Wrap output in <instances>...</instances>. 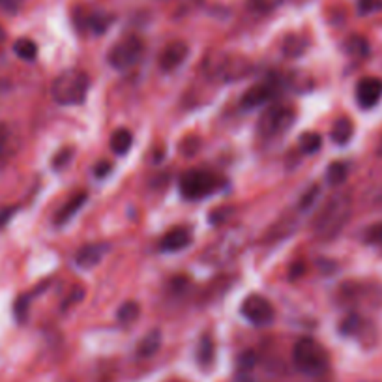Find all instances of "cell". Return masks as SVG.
Instances as JSON below:
<instances>
[{"label": "cell", "mask_w": 382, "mask_h": 382, "mask_svg": "<svg viewBox=\"0 0 382 382\" xmlns=\"http://www.w3.org/2000/svg\"><path fill=\"white\" fill-rule=\"evenodd\" d=\"M353 212V197L347 191H337L326 200V205L315 216L313 228L320 240L336 238L348 223Z\"/></svg>", "instance_id": "obj_1"}, {"label": "cell", "mask_w": 382, "mask_h": 382, "mask_svg": "<svg viewBox=\"0 0 382 382\" xmlns=\"http://www.w3.org/2000/svg\"><path fill=\"white\" fill-rule=\"evenodd\" d=\"M88 75L79 69H68L53 83V97L60 105H81L88 94Z\"/></svg>", "instance_id": "obj_2"}, {"label": "cell", "mask_w": 382, "mask_h": 382, "mask_svg": "<svg viewBox=\"0 0 382 382\" xmlns=\"http://www.w3.org/2000/svg\"><path fill=\"white\" fill-rule=\"evenodd\" d=\"M292 360L298 369L306 375H320L328 369V353L319 341L311 337H302L298 339L294 348H292Z\"/></svg>", "instance_id": "obj_3"}, {"label": "cell", "mask_w": 382, "mask_h": 382, "mask_svg": "<svg viewBox=\"0 0 382 382\" xmlns=\"http://www.w3.org/2000/svg\"><path fill=\"white\" fill-rule=\"evenodd\" d=\"M294 118H296L294 109L289 107V105L275 103V105L266 107V111L261 114V118L257 122V130L266 139L278 137V135L285 133L294 124Z\"/></svg>", "instance_id": "obj_4"}, {"label": "cell", "mask_w": 382, "mask_h": 382, "mask_svg": "<svg viewBox=\"0 0 382 382\" xmlns=\"http://www.w3.org/2000/svg\"><path fill=\"white\" fill-rule=\"evenodd\" d=\"M144 43L137 36H128L118 43H114L107 53V62L114 69H130L143 58Z\"/></svg>", "instance_id": "obj_5"}, {"label": "cell", "mask_w": 382, "mask_h": 382, "mask_svg": "<svg viewBox=\"0 0 382 382\" xmlns=\"http://www.w3.org/2000/svg\"><path fill=\"white\" fill-rule=\"evenodd\" d=\"M217 186H219V180L216 175L203 171V169L184 172V177L180 178V193L191 200L205 199L216 191Z\"/></svg>", "instance_id": "obj_6"}, {"label": "cell", "mask_w": 382, "mask_h": 382, "mask_svg": "<svg viewBox=\"0 0 382 382\" xmlns=\"http://www.w3.org/2000/svg\"><path fill=\"white\" fill-rule=\"evenodd\" d=\"M240 311H242V315H244L245 319L250 320L251 325L255 326L272 325L275 317L274 306H272L266 298L261 296V294H250V296L242 302Z\"/></svg>", "instance_id": "obj_7"}, {"label": "cell", "mask_w": 382, "mask_h": 382, "mask_svg": "<svg viewBox=\"0 0 382 382\" xmlns=\"http://www.w3.org/2000/svg\"><path fill=\"white\" fill-rule=\"evenodd\" d=\"M278 94V83L274 81H263V83H257L251 88L244 92L242 96V107L253 109L259 107V105H264L266 102H272Z\"/></svg>", "instance_id": "obj_8"}, {"label": "cell", "mask_w": 382, "mask_h": 382, "mask_svg": "<svg viewBox=\"0 0 382 382\" xmlns=\"http://www.w3.org/2000/svg\"><path fill=\"white\" fill-rule=\"evenodd\" d=\"M382 97V79L378 77H364L356 85V102L362 109L375 107Z\"/></svg>", "instance_id": "obj_9"}, {"label": "cell", "mask_w": 382, "mask_h": 382, "mask_svg": "<svg viewBox=\"0 0 382 382\" xmlns=\"http://www.w3.org/2000/svg\"><path fill=\"white\" fill-rule=\"evenodd\" d=\"M189 55V46L186 41L177 40L171 41V43H167L163 47V51L160 53V66L163 71H172V69L180 68L184 62H186V58Z\"/></svg>", "instance_id": "obj_10"}, {"label": "cell", "mask_w": 382, "mask_h": 382, "mask_svg": "<svg viewBox=\"0 0 382 382\" xmlns=\"http://www.w3.org/2000/svg\"><path fill=\"white\" fill-rule=\"evenodd\" d=\"M107 244H88L83 245L79 251H77V255H75V264L83 270H90L94 268L96 264L102 263V259L105 257V253H107Z\"/></svg>", "instance_id": "obj_11"}, {"label": "cell", "mask_w": 382, "mask_h": 382, "mask_svg": "<svg viewBox=\"0 0 382 382\" xmlns=\"http://www.w3.org/2000/svg\"><path fill=\"white\" fill-rule=\"evenodd\" d=\"M250 69V64L247 60L242 57H228L223 58V62H219V66L216 68L217 75L225 81H236L242 79Z\"/></svg>", "instance_id": "obj_12"}, {"label": "cell", "mask_w": 382, "mask_h": 382, "mask_svg": "<svg viewBox=\"0 0 382 382\" xmlns=\"http://www.w3.org/2000/svg\"><path fill=\"white\" fill-rule=\"evenodd\" d=\"M189 244H191V233H189L186 227H177L172 228V231H169V233L163 236L160 247L163 251L172 253V251L186 250Z\"/></svg>", "instance_id": "obj_13"}, {"label": "cell", "mask_w": 382, "mask_h": 382, "mask_svg": "<svg viewBox=\"0 0 382 382\" xmlns=\"http://www.w3.org/2000/svg\"><path fill=\"white\" fill-rule=\"evenodd\" d=\"M86 200H88V195H86L85 191L74 195V197H71V199H69L68 203L58 210V214L55 216V223H57V225H64L66 221H69V219H71V217H74L75 214L85 206Z\"/></svg>", "instance_id": "obj_14"}, {"label": "cell", "mask_w": 382, "mask_h": 382, "mask_svg": "<svg viewBox=\"0 0 382 382\" xmlns=\"http://www.w3.org/2000/svg\"><path fill=\"white\" fill-rule=\"evenodd\" d=\"M354 135V124L348 116H339L332 125V141L339 146L347 144Z\"/></svg>", "instance_id": "obj_15"}, {"label": "cell", "mask_w": 382, "mask_h": 382, "mask_svg": "<svg viewBox=\"0 0 382 382\" xmlns=\"http://www.w3.org/2000/svg\"><path fill=\"white\" fill-rule=\"evenodd\" d=\"M19 141L8 125H0V163H4L18 152Z\"/></svg>", "instance_id": "obj_16"}, {"label": "cell", "mask_w": 382, "mask_h": 382, "mask_svg": "<svg viewBox=\"0 0 382 382\" xmlns=\"http://www.w3.org/2000/svg\"><path fill=\"white\" fill-rule=\"evenodd\" d=\"M161 347V332L160 330H150L146 336L139 341L137 345V356L139 358H150L154 356Z\"/></svg>", "instance_id": "obj_17"}, {"label": "cell", "mask_w": 382, "mask_h": 382, "mask_svg": "<svg viewBox=\"0 0 382 382\" xmlns=\"http://www.w3.org/2000/svg\"><path fill=\"white\" fill-rule=\"evenodd\" d=\"M133 144V135L130 130H125V128H120L116 132L113 133V137H111V149L116 156H124L130 152Z\"/></svg>", "instance_id": "obj_18"}, {"label": "cell", "mask_w": 382, "mask_h": 382, "mask_svg": "<svg viewBox=\"0 0 382 382\" xmlns=\"http://www.w3.org/2000/svg\"><path fill=\"white\" fill-rule=\"evenodd\" d=\"M347 175H348V167L347 163H343V161H334V163H330L328 165V169H326V180H328V184L330 186H341L345 180H347Z\"/></svg>", "instance_id": "obj_19"}, {"label": "cell", "mask_w": 382, "mask_h": 382, "mask_svg": "<svg viewBox=\"0 0 382 382\" xmlns=\"http://www.w3.org/2000/svg\"><path fill=\"white\" fill-rule=\"evenodd\" d=\"M113 18L107 15V13H92V15H86L85 18V27L96 34H103L107 27L111 25Z\"/></svg>", "instance_id": "obj_20"}, {"label": "cell", "mask_w": 382, "mask_h": 382, "mask_svg": "<svg viewBox=\"0 0 382 382\" xmlns=\"http://www.w3.org/2000/svg\"><path fill=\"white\" fill-rule=\"evenodd\" d=\"M13 51L18 55L21 60H34L36 55H38V46H36L34 41L29 40V38H21V40L15 41V46H13Z\"/></svg>", "instance_id": "obj_21"}, {"label": "cell", "mask_w": 382, "mask_h": 382, "mask_svg": "<svg viewBox=\"0 0 382 382\" xmlns=\"http://www.w3.org/2000/svg\"><path fill=\"white\" fill-rule=\"evenodd\" d=\"M362 328H364V320L360 319V315L356 313L347 315L341 320V325H339V332H341L343 336H356V334L362 332Z\"/></svg>", "instance_id": "obj_22"}, {"label": "cell", "mask_w": 382, "mask_h": 382, "mask_svg": "<svg viewBox=\"0 0 382 382\" xmlns=\"http://www.w3.org/2000/svg\"><path fill=\"white\" fill-rule=\"evenodd\" d=\"M139 311H141L139 303L130 300V302H125L120 306L118 311H116V319H118V322H122V325H130V322H133V320L137 319Z\"/></svg>", "instance_id": "obj_23"}, {"label": "cell", "mask_w": 382, "mask_h": 382, "mask_svg": "<svg viewBox=\"0 0 382 382\" xmlns=\"http://www.w3.org/2000/svg\"><path fill=\"white\" fill-rule=\"evenodd\" d=\"M197 360H199V364L205 367V365H210L212 360H214V341H212L210 337L205 336L200 339L199 348H197Z\"/></svg>", "instance_id": "obj_24"}, {"label": "cell", "mask_w": 382, "mask_h": 382, "mask_svg": "<svg viewBox=\"0 0 382 382\" xmlns=\"http://www.w3.org/2000/svg\"><path fill=\"white\" fill-rule=\"evenodd\" d=\"M300 149H302V152H306V154H313V152H317V150L320 149V144H322V137H320L319 133H303L302 137H300Z\"/></svg>", "instance_id": "obj_25"}, {"label": "cell", "mask_w": 382, "mask_h": 382, "mask_svg": "<svg viewBox=\"0 0 382 382\" xmlns=\"http://www.w3.org/2000/svg\"><path fill=\"white\" fill-rule=\"evenodd\" d=\"M364 240L367 242V244L382 245V221L373 223V225H369V227L365 228Z\"/></svg>", "instance_id": "obj_26"}, {"label": "cell", "mask_w": 382, "mask_h": 382, "mask_svg": "<svg viewBox=\"0 0 382 382\" xmlns=\"http://www.w3.org/2000/svg\"><path fill=\"white\" fill-rule=\"evenodd\" d=\"M347 49L353 55H356V57H365L367 53H369V46H367V41L364 40V38H360V36H354V38H350L347 43Z\"/></svg>", "instance_id": "obj_27"}, {"label": "cell", "mask_w": 382, "mask_h": 382, "mask_svg": "<svg viewBox=\"0 0 382 382\" xmlns=\"http://www.w3.org/2000/svg\"><path fill=\"white\" fill-rule=\"evenodd\" d=\"M317 197H319V186H313V188H309L308 191L303 193L302 199H300V203H298V208H300V210H309V208L315 205Z\"/></svg>", "instance_id": "obj_28"}, {"label": "cell", "mask_w": 382, "mask_h": 382, "mask_svg": "<svg viewBox=\"0 0 382 382\" xmlns=\"http://www.w3.org/2000/svg\"><path fill=\"white\" fill-rule=\"evenodd\" d=\"M71 156H74V150L62 149L57 156H55V160H53V167H55V169H64V167H66V163L71 160Z\"/></svg>", "instance_id": "obj_29"}, {"label": "cell", "mask_w": 382, "mask_h": 382, "mask_svg": "<svg viewBox=\"0 0 382 382\" xmlns=\"http://www.w3.org/2000/svg\"><path fill=\"white\" fill-rule=\"evenodd\" d=\"M382 8V0H358L360 13H373Z\"/></svg>", "instance_id": "obj_30"}, {"label": "cell", "mask_w": 382, "mask_h": 382, "mask_svg": "<svg viewBox=\"0 0 382 382\" xmlns=\"http://www.w3.org/2000/svg\"><path fill=\"white\" fill-rule=\"evenodd\" d=\"M255 360H257V356H255L253 353H244V354H242V356H240V360H238L240 371L253 369V365H255Z\"/></svg>", "instance_id": "obj_31"}, {"label": "cell", "mask_w": 382, "mask_h": 382, "mask_svg": "<svg viewBox=\"0 0 382 382\" xmlns=\"http://www.w3.org/2000/svg\"><path fill=\"white\" fill-rule=\"evenodd\" d=\"M278 0H250V6L257 12H268L275 6Z\"/></svg>", "instance_id": "obj_32"}, {"label": "cell", "mask_w": 382, "mask_h": 382, "mask_svg": "<svg viewBox=\"0 0 382 382\" xmlns=\"http://www.w3.org/2000/svg\"><path fill=\"white\" fill-rule=\"evenodd\" d=\"M15 315H18V320H25V315H27V298H19L15 302Z\"/></svg>", "instance_id": "obj_33"}, {"label": "cell", "mask_w": 382, "mask_h": 382, "mask_svg": "<svg viewBox=\"0 0 382 382\" xmlns=\"http://www.w3.org/2000/svg\"><path fill=\"white\" fill-rule=\"evenodd\" d=\"M111 169H113V165H111L109 161H102V163L96 167V177L97 178H105L109 172H111Z\"/></svg>", "instance_id": "obj_34"}, {"label": "cell", "mask_w": 382, "mask_h": 382, "mask_svg": "<svg viewBox=\"0 0 382 382\" xmlns=\"http://www.w3.org/2000/svg\"><path fill=\"white\" fill-rule=\"evenodd\" d=\"M13 212H15L13 208H0V227L6 225L8 219L13 216Z\"/></svg>", "instance_id": "obj_35"}, {"label": "cell", "mask_w": 382, "mask_h": 382, "mask_svg": "<svg viewBox=\"0 0 382 382\" xmlns=\"http://www.w3.org/2000/svg\"><path fill=\"white\" fill-rule=\"evenodd\" d=\"M4 36H6V34H4V30H2V29H0V41H2V40H4Z\"/></svg>", "instance_id": "obj_36"}, {"label": "cell", "mask_w": 382, "mask_h": 382, "mask_svg": "<svg viewBox=\"0 0 382 382\" xmlns=\"http://www.w3.org/2000/svg\"><path fill=\"white\" fill-rule=\"evenodd\" d=\"M238 382H253V381H250V378H240Z\"/></svg>", "instance_id": "obj_37"}, {"label": "cell", "mask_w": 382, "mask_h": 382, "mask_svg": "<svg viewBox=\"0 0 382 382\" xmlns=\"http://www.w3.org/2000/svg\"><path fill=\"white\" fill-rule=\"evenodd\" d=\"M0 2H4V0H0Z\"/></svg>", "instance_id": "obj_38"}]
</instances>
